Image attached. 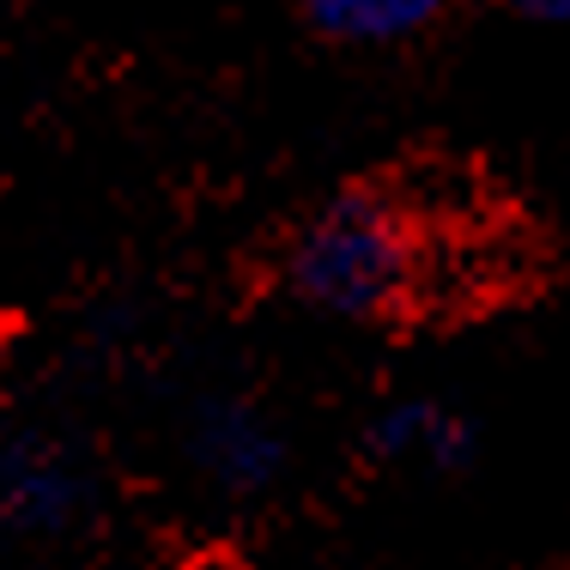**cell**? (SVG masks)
Wrapping results in <instances>:
<instances>
[{
    "label": "cell",
    "instance_id": "6da1fadb",
    "mask_svg": "<svg viewBox=\"0 0 570 570\" xmlns=\"http://www.w3.org/2000/svg\"><path fill=\"white\" fill-rule=\"evenodd\" d=\"M431 274H438L431 200L383 170L322 195L279 243L285 297L346 328L406 322L431 304Z\"/></svg>",
    "mask_w": 570,
    "mask_h": 570
},
{
    "label": "cell",
    "instance_id": "52a82bcc",
    "mask_svg": "<svg viewBox=\"0 0 570 570\" xmlns=\"http://www.w3.org/2000/svg\"><path fill=\"white\" fill-rule=\"evenodd\" d=\"M0 358H7V322H0Z\"/></svg>",
    "mask_w": 570,
    "mask_h": 570
},
{
    "label": "cell",
    "instance_id": "7a4b0ae2",
    "mask_svg": "<svg viewBox=\"0 0 570 570\" xmlns=\"http://www.w3.org/2000/svg\"><path fill=\"white\" fill-rule=\"evenodd\" d=\"M188 468L225 498H262L285 473V431L243 395H219L188 425Z\"/></svg>",
    "mask_w": 570,
    "mask_h": 570
},
{
    "label": "cell",
    "instance_id": "8992f818",
    "mask_svg": "<svg viewBox=\"0 0 570 570\" xmlns=\"http://www.w3.org/2000/svg\"><path fill=\"white\" fill-rule=\"evenodd\" d=\"M510 12L528 24H559V31H570V0H510Z\"/></svg>",
    "mask_w": 570,
    "mask_h": 570
},
{
    "label": "cell",
    "instance_id": "277c9868",
    "mask_svg": "<svg viewBox=\"0 0 570 570\" xmlns=\"http://www.w3.org/2000/svg\"><path fill=\"white\" fill-rule=\"evenodd\" d=\"M364 450L389 468H419V473H450L473 455V425L443 401H395L371 419L364 431Z\"/></svg>",
    "mask_w": 570,
    "mask_h": 570
},
{
    "label": "cell",
    "instance_id": "5b68a950",
    "mask_svg": "<svg viewBox=\"0 0 570 570\" xmlns=\"http://www.w3.org/2000/svg\"><path fill=\"white\" fill-rule=\"evenodd\" d=\"M86 504V480L49 443H12L0 450V522L12 528H61Z\"/></svg>",
    "mask_w": 570,
    "mask_h": 570
},
{
    "label": "cell",
    "instance_id": "3957f363",
    "mask_svg": "<svg viewBox=\"0 0 570 570\" xmlns=\"http://www.w3.org/2000/svg\"><path fill=\"white\" fill-rule=\"evenodd\" d=\"M292 12L334 49H406L438 31L450 0H292Z\"/></svg>",
    "mask_w": 570,
    "mask_h": 570
}]
</instances>
